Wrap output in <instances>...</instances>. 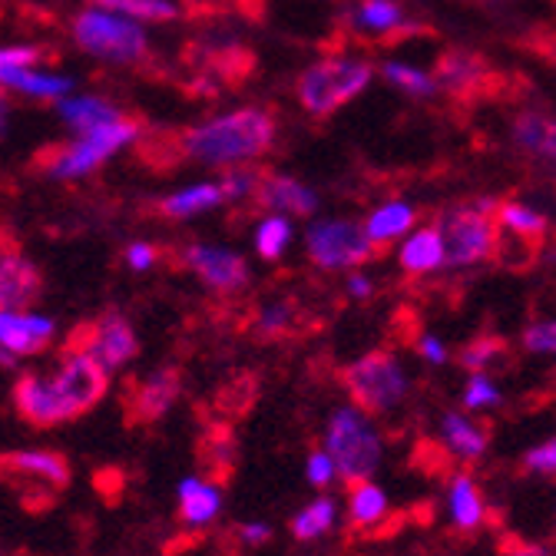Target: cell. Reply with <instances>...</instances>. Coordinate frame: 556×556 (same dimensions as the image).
Instances as JSON below:
<instances>
[{"label": "cell", "instance_id": "1", "mask_svg": "<svg viewBox=\"0 0 556 556\" xmlns=\"http://www.w3.org/2000/svg\"><path fill=\"white\" fill-rule=\"evenodd\" d=\"M275 132H278V123L271 110L245 106V110L223 113L186 129L176 139V147L182 156H189L199 166L239 169V166H252L271 150Z\"/></svg>", "mask_w": 556, "mask_h": 556}, {"label": "cell", "instance_id": "2", "mask_svg": "<svg viewBox=\"0 0 556 556\" xmlns=\"http://www.w3.org/2000/svg\"><path fill=\"white\" fill-rule=\"evenodd\" d=\"M139 136H143V126L129 116H123L119 123L100 126L93 132H80L74 139H66V143L40 150L37 169L56 182H77V179L93 176L106 160H113L123 147L136 143Z\"/></svg>", "mask_w": 556, "mask_h": 556}, {"label": "cell", "instance_id": "3", "mask_svg": "<svg viewBox=\"0 0 556 556\" xmlns=\"http://www.w3.org/2000/svg\"><path fill=\"white\" fill-rule=\"evenodd\" d=\"M325 451L331 454L338 477H344V483L352 486L371 480L384 460V441L371 421V414H365L355 404L331 410L325 425Z\"/></svg>", "mask_w": 556, "mask_h": 556}, {"label": "cell", "instance_id": "4", "mask_svg": "<svg viewBox=\"0 0 556 556\" xmlns=\"http://www.w3.org/2000/svg\"><path fill=\"white\" fill-rule=\"evenodd\" d=\"M494 199H477L454 205L438 219V232L444 242V265L467 268L477 262L494 258L501 249V223Z\"/></svg>", "mask_w": 556, "mask_h": 556}, {"label": "cell", "instance_id": "5", "mask_svg": "<svg viewBox=\"0 0 556 556\" xmlns=\"http://www.w3.org/2000/svg\"><path fill=\"white\" fill-rule=\"evenodd\" d=\"M43 371H47L50 391L60 404L66 425H74L77 417L90 414L110 394V381H113V375H106L100 362L80 344L66 348V352Z\"/></svg>", "mask_w": 556, "mask_h": 556}, {"label": "cell", "instance_id": "6", "mask_svg": "<svg viewBox=\"0 0 556 556\" xmlns=\"http://www.w3.org/2000/svg\"><path fill=\"white\" fill-rule=\"evenodd\" d=\"M341 384L348 397H352V404L371 417L394 410L407 397V388H410L407 371L388 348H375V352L355 358L341 371Z\"/></svg>", "mask_w": 556, "mask_h": 556}, {"label": "cell", "instance_id": "7", "mask_svg": "<svg viewBox=\"0 0 556 556\" xmlns=\"http://www.w3.org/2000/svg\"><path fill=\"white\" fill-rule=\"evenodd\" d=\"M371 84V63L365 60H321L312 63L295 84L299 103L312 116H331L344 103H352L365 87Z\"/></svg>", "mask_w": 556, "mask_h": 556}, {"label": "cell", "instance_id": "8", "mask_svg": "<svg viewBox=\"0 0 556 556\" xmlns=\"http://www.w3.org/2000/svg\"><path fill=\"white\" fill-rule=\"evenodd\" d=\"M74 40L84 53L110 63H136L150 53V37L139 21L103 8H90L74 17Z\"/></svg>", "mask_w": 556, "mask_h": 556}, {"label": "cell", "instance_id": "9", "mask_svg": "<svg viewBox=\"0 0 556 556\" xmlns=\"http://www.w3.org/2000/svg\"><path fill=\"white\" fill-rule=\"evenodd\" d=\"M305 252L321 271H344L375 258V245L355 219H318L305 229Z\"/></svg>", "mask_w": 556, "mask_h": 556}, {"label": "cell", "instance_id": "10", "mask_svg": "<svg viewBox=\"0 0 556 556\" xmlns=\"http://www.w3.org/2000/svg\"><path fill=\"white\" fill-rule=\"evenodd\" d=\"M179 255H182V265L202 282V289H208L213 295H239L252 282L249 262L226 245L189 242V245H182Z\"/></svg>", "mask_w": 556, "mask_h": 556}, {"label": "cell", "instance_id": "11", "mask_svg": "<svg viewBox=\"0 0 556 556\" xmlns=\"http://www.w3.org/2000/svg\"><path fill=\"white\" fill-rule=\"evenodd\" d=\"M60 321L40 308H0V352L14 355L21 365L40 358L56 344Z\"/></svg>", "mask_w": 556, "mask_h": 556}, {"label": "cell", "instance_id": "12", "mask_svg": "<svg viewBox=\"0 0 556 556\" xmlns=\"http://www.w3.org/2000/svg\"><path fill=\"white\" fill-rule=\"evenodd\" d=\"M80 348H87L106 375H119L139 358V334L123 312H103L84 331Z\"/></svg>", "mask_w": 556, "mask_h": 556}, {"label": "cell", "instance_id": "13", "mask_svg": "<svg viewBox=\"0 0 556 556\" xmlns=\"http://www.w3.org/2000/svg\"><path fill=\"white\" fill-rule=\"evenodd\" d=\"M43 271L17 239L0 236V308H37Z\"/></svg>", "mask_w": 556, "mask_h": 556}, {"label": "cell", "instance_id": "14", "mask_svg": "<svg viewBox=\"0 0 556 556\" xmlns=\"http://www.w3.org/2000/svg\"><path fill=\"white\" fill-rule=\"evenodd\" d=\"M182 397V375L173 365L153 368L139 378L129 391V414L139 425H153L163 421V417L179 404Z\"/></svg>", "mask_w": 556, "mask_h": 556}, {"label": "cell", "instance_id": "15", "mask_svg": "<svg viewBox=\"0 0 556 556\" xmlns=\"http://www.w3.org/2000/svg\"><path fill=\"white\" fill-rule=\"evenodd\" d=\"M434 80L451 97L467 100V97L483 93V87L494 80V74H491V66H486V60L470 50H444L434 63Z\"/></svg>", "mask_w": 556, "mask_h": 556}, {"label": "cell", "instance_id": "16", "mask_svg": "<svg viewBox=\"0 0 556 556\" xmlns=\"http://www.w3.org/2000/svg\"><path fill=\"white\" fill-rule=\"evenodd\" d=\"M176 504H179V523L186 530H202L219 520L226 497L216 480H205L202 473H186L176 483Z\"/></svg>", "mask_w": 556, "mask_h": 556}, {"label": "cell", "instance_id": "17", "mask_svg": "<svg viewBox=\"0 0 556 556\" xmlns=\"http://www.w3.org/2000/svg\"><path fill=\"white\" fill-rule=\"evenodd\" d=\"M252 202L262 205L265 213H275V216H286V213H292V216H312L315 208H318V195L305 182H299L292 176H278V173L262 176Z\"/></svg>", "mask_w": 556, "mask_h": 556}, {"label": "cell", "instance_id": "18", "mask_svg": "<svg viewBox=\"0 0 556 556\" xmlns=\"http://www.w3.org/2000/svg\"><path fill=\"white\" fill-rule=\"evenodd\" d=\"M8 467L24 480L47 486V491H60L70 483V464L53 447H21L8 457Z\"/></svg>", "mask_w": 556, "mask_h": 556}, {"label": "cell", "instance_id": "19", "mask_svg": "<svg viewBox=\"0 0 556 556\" xmlns=\"http://www.w3.org/2000/svg\"><path fill=\"white\" fill-rule=\"evenodd\" d=\"M226 195H223V186L219 182H195V186H186L166 199H160V216L163 219H173V223H186V219H195L202 213H213L216 205H223Z\"/></svg>", "mask_w": 556, "mask_h": 556}, {"label": "cell", "instance_id": "20", "mask_svg": "<svg viewBox=\"0 0 556 556\" xmlns=\"http://www.w3.org/2000/svg\"><path fill=\"white\" fill-rule=\"evenodd\" d=\"M56 113H60V119L74 129L77 136L80 132H93V129H100V126H110V123H119L126 113L113 103V100H106V97H74V100H60L56 103Z\"/></svg>", "mask_w": 556, "mask_h": 556}, {"label": "cell", "instance_id": "21", "mask_svg": "<svg viewBox=\"0 0 556 556\" xmlns=\"http://www.w3.org/2000/svg\"><path fill=\"white\" fill-rule=\"evenodd\" d=\"M514 143L530 153L540 156L543 163H549L556 169V119L536 110H527L514 119Z\"/></svg>", "mask_w": 556, "mask_h": 556}, {"label": "cell", "instance_id": "22", "mask_svg": "<svg viewBox=\"0 0 556 556\" xmlns=\"http://www.w3.org/2000/svg\"><path fill=\"white\" fill-rule=\"evenodd\" d=\"M444 265V242L438 226H425L410 232V239H404L401 245V268L407 275H428L438 271Z\"/></svg>", "mask_w": 556, "mask_h": 556}, {"label": "cell", "instance_id": "23", "mask_svg": "<svg viewBox=\"0 0 556 556\" xmlns=\"http://www.w3.org/2000/svg\"><path fill=\"white\" fill-rule=\"evenodd\" d=\"M441 438L447 444V451L460 460H480L486 454V444H491V434H486L480 425L467 421L464 414L451 410L444 414V421H441Z\"/></svg>", "mask_w": 556, "mask_h": 556}, {"label": "cell", "instance_id": "24", "mask_svg": "<svg viewBox=\"0 0 556 556\" xmlns=\"http://www.w3.org/2000/svg\"><path fill=\"white\" fill-rule=\"evenodd\" d=\"M0 87L17 90L24 97H37V100H63L74 90V80L60 74H37V70H11V74L0 77Z\"/></svg>", "mask_w": 556, "mask_h": 556}, {"label": "cell", "instance_id": "25", "mask_svg": "<svg viewBox=\"0 0 556 556\" xmlns=\"http://www.w3.org/2000/svg\"><path fill=\"white\" fill-rule=\"evenodd\" d=\"M447 507H451V520L457 530H477L483 520V497L477 491V483L470 480V473H454L451 477V491H447Z\"/></svg>", "mask_w": 556, "mask_h": 556}, {"label": "cell", "instance_id": "26", "mask_svg": "<svg viewBox=\"0 0 556 556\" xmlns=\"http://www.w3.org/2000/svg\"><path fill=\"white\" fill-rule=\"evenodd\" d=\"M417 213H414V205L407 202H384L381 208H375L371 219L365 223V232L371 239V245H388L394 239H401L404 232H410Z\"/></svg>", "mask_w": 556, "mask_h": 556}, {"label": "cell", "instance_id": "27", "mask_svg": "<svg viewBox=\"0 0 556 556\" xmlns=\"http://www.w3.org/2000/svg\"><path fill=\"white\" fill-rule=\"evenodd\" d=\"M334 517H338V504H334L328 494H321V497H315L308 507H302V510L292 517L289 530H292V536H295L299 543H312V540L325 536V533L334 527Z\"/></svg>", "mask_w": 556, "mask_h": 556}, {"label": "cell", "instance_id": "28", "mask_svg": "<svg viewBox=\"0 0 556 556\" xmlns=\"http://www.w3.org/2000/svg\"><path fill=\"white\" fill-rule=\"evenodd\" d=\"M497 223L520 242H543V236H546V216L530 205H520V202H501Z\"/></svg>", "mask_w": 556, "mask_h": 556}, {"label": "cell", "instance_id": "29", "mask_svg": "<svg viewBox=\"0 0 556 556\" xmlns=\"http://www.w3.org/2000/svg\"><path fill=\"white\" fill-rule=\"evenodd\" d=\"M384 514H388V494L375 480L352 486V497H348V517H352V527H375Z\"/></svg>", "mask_w": 556, "mask_h": 556}, {"label": "cell", "instance_id": "30", "mask_svg": "<svg viewBox=\"0 0 556 556\" xmlns=\"http://www.w3.org/2000/svg\"><path fill=\"white\" fill-rule=\"evenodd\" d=\"M292 245V223L289 216H265L255 226V252L265 262H278Z\"/></svg>", "mask_w": 556, "mask_h": 556}, {"label": "cell", "instance_id": "31", "mask_svg": "<svg viewBox=\"0 0 556 556\" xmlns=\"http://www.w3.org/2000/svg\"><path fill=\"white\" fill-rule=\"evenodd\" d=\"M358 27L371 30V34H391V37H404V11L394 4V0H362L358 8Z\"/></svg>", "mask_w": 556, "mask_h": 556}, {"label": "cell", "instance_id": "32", "mask_svg": "<svg viewBox=\"0 0 556 556\" xmlns=\"http://www.w3.org/2000/svg\"><path fill=\"white\" fill-rule=\"evenodd\" d=\"M93 8H103L132 21H176L179 17L173 0H93Z\"/></svg>", "mask_w": 556, "mask_h": 556}, {"label": "cell", "instance_id": "33", "mask_svg": "<svg viewBox=\"0 0 556 556\" xmlns=\"http://www.w3.org/2000/svg\"><path fill=\"white\" fill-rule=\"evenodd\" d=\"M292 325H295V305L286 302V299L265 302V305L258 308L255 321H252L255 334L265 338V341H271V338H286V334L292 331Z\"/></svg>", "mask_w": 556, "mask_h": 556}, {"label": "cell", "instance_id": "34", "mask_svg": "<svg viewBox=\"0 0 556 556\" xmlns=\"http://www.w3.org/2000/svg\"><path fill=\"white\" fill-rule=\"evenodd\" d=\"M507 341L504 338H473L470 344H464V352L457 355L460 368L470 375H483L497 358H504Z\"/></svg>", "mask_w": 556, "mask_h": 556}, {"label": "cell", "instance_id": "35", "mask_svg": "<svg viewBox=\"0 0 556 556\" xmlns=\"http://www.w3.org/2000/svg\"><path fill=\"white\" fill-rule=\"evenodd\" d=\"M381 77H384L388 84H394V87L414 93V97H431V93H438L434 74H425V70H414V66H407V63H384V66H381Z\"/></svg>", "mask_w": 556, "mask_h": 556}, {"label": "cell", "instance_id": "36", "mask_svg": "<svg viewBox=\"0 0 556 556\" xmlns=\"http://www.w3.org/2000/svg\"><path fill=\"white\" fill-rule=\"evenodd\" d=\"M265 173H255L249 166H239V169H226V176L219 179L223 186V195L226 202H242V199H255V189L262 182Z\"/></svg>", "mask_w": 556, "mask_h": 556}, {"label": "cell", "instance_id": "37", "mask_svg": "<svg viewBox=\"0 0 556 556\" xmlns=\"http://www.w3.org/2000/svg\"><path fill=\"white\" fill-rule=\"evenodd\" d=\"M504 401L501 388L486 378V375H470L464 384V407L467 410H483V407H497Z\"/></svg>", "mask_w": 556, "mask_h": 556}, {"label": "cell", "instance_id": "38", "mask_svg": "<svg viewBox=\"0 0 556 556\" xmlns=\"http://www.w3.org/2000/svg\"><path fill=\"white\" fill-rule=\"evenodd\" d=\"M40 60H47V53L40 47H0V77L11 74V70H34Z\"/></svg>", "mask_w": 556, "mask_h": 556}, {"label": "cell", "instance_id": "39", "mask_svg": "<svg viewBox=\"0 0 556 556\" xmlns=\"http://www.w3.org/2000/svg\"><path fill=\"white\" fill-rule=\"evenodd\" d=\"M523 470L527 473H536V477H556V438L530 447L523 454Z\"/></svg>", "mask_w": 556, "mask_h": 556}, {"label": "cell", "instance_id": "40", "mask_svg": "<svg viewBox=\"0 0 556 556\" xmlns=\"http://www.w3.org/2000/svg\"><path fill=\"white\" fill-rule=\"evenodd\" d=\"M123 262L129 271L136 275H143V271H153L160 265V249L153 242H143V239H136L123 249Z\"/></svg>", "mask_w": 556, "mask_h": 556}, {"label": "cell", "instance_id": "41", "mask_svg": "<svg viewBox=\"0 0 556 556\" xmlns=\"http://www.w3.org/2000/svg\"><path fill=\"white\" fill-rule=\"evenodd\" d=\"M305 477L308 483L315 486V491H325V486H331V480L338 477V467L331 460V454L321 447V451H312L308 460H305Z\"/></svg>", "mask_w": 556, "mask_h": 556}, {"label": "cell", "instance_id": "42", "mask_svg": "<svg viewBox=\"0 0 556 556\" xmlns=\"http://www.w3.org/2000/svg\"><path fill=\"white\" fill-rule=\"evenodd\" d=\"M523 348L533 355H556V321H536L523 331Z\"/></svg>", "mask_w": 556, "mask_h": 556}, {"label": "cell", "instance_id": "43", "mask_svg": "<svg viewBox=\"0 0 556 556\" xmlns=\"http://www.w3.org/2000/svg\"><path fill=\"white\" fill-rule=\"evenodd\" d=\"M239 540L245 543V546H265L268 540H271V527L265 523V520H245V523H239Z\"/></svg>", "mask_w": 556, "mask_h": 556}, {"label": "cell", "instance_id": "44", "mask_svg": "<svg viewBox=\"0 0 556 556\" xmlns=\"http://www.w3.org/2000/svg\"><path fill=\"white\" fill-rule=\"evenodd\" d=\"M417 352H421V358H428L431 365H444L447 362V348L434 334H425L421 344H417Z\"/></svg>", "mask_w": 556, "mask_h": 556}, {"label": "cell", "instance_id": "45", "mask_svg": "<svg viewBox=\"0 0 556 556\" xmlns=\"http://www.w3.org/2000/svg\"><path fill=\"white\" fill-rule=\"evenodd\" d=\"M11 113H14V100L4 87H0V139H4V132L11 126Z\"/></svg>", "mask_w": 556, "mask_h": 556}, {"label": "cell", "instance_id": "46", "mask_svg": "<svg viewBox=\"0 0 556 556\" xmlns=\"http://www.w3.org/2000/svg\"><path fill=\"white\" fill-rule=\"evenodd\" d=\"M504 556H553V553L546 546H540V543H517Z\"/></svg>", "mask_w": 556, "mask_h": 556}, {"label": "cell", "instance_id": "47", "mask_svg": "<svg viewBox=\"0 0 556 556\" xmlns=\"http://www.w3.org/2000/svg\"><path fill=\"white\" fill-rule=\"evenodd\" d=\"M348 292H352L355 299H368L371 295V282H368V278L365 275H352V278H348Z\"/></svg>", "mask_w": 556, "mask_h": 556}, {"label": "cell", "instance_id": "48", "mask_svg": "<svg viewBox=\"0 0 556 556\" xmlns=\"http://www.w3.org/2000/svg\"><path fill=\"white\" fill-rule=\"evenodd\" d=\"M21 368H24V365H21V362H17L14 355L0 352V371H17V375H21Z\"/></svg>", "mask_w": 556, "mask_h": 556}]
</instances>
